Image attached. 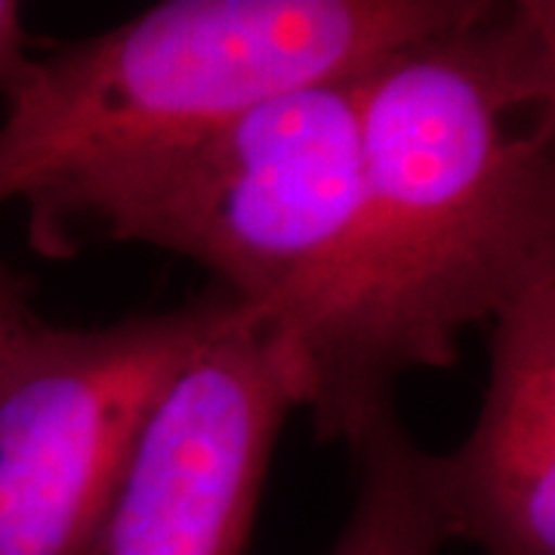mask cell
<instances>
[{
	"mask_svg": "<svg viewBox=\"0 0 555 555\" xmlns=\"http://www.w3.org/2000/svg\"><path fill=\"white\" fill-rule=\"evenodd\" d=\"M241 309L210 287L102 327L35 315L0 346V555H87L142 426Z\"/></svg>",
	"mask_w": 555,
	"mask_h": 555,
	"instance_id": "cell-4",
	"label": "cell"
},
{
	"mask_svg": "<svg viewBox=\"0 0 555 555\" xmlns=\"http://www.w3.org/2000/svg\"><path fill=\"white\" fill-rule=\"evenodd\" d=\"M469 0H164L35 56L3 100L0 207L250 102L356 75Z\"/></svg>",
	"mask_w": 555,
	"mask_h": 555,
	"instance_id": "cell-3",
	"label": "cell"
},
{
	"mask_svg": "<svg viewBox=\"0 0 555 555\" xmlns=\"http://www.w3.org/2000/svg\"><path fill=\"white\" fill-rule=\"evenodd\" d=\"M364 72L262 96L62 182L25 204L31 247L65 259L100 241L149 244L275 324L321 287L356 222Z\"/></svg>",
	"mask_w": 555,
	"mask_h": 555,
	"instance_id": "cell-2",
	"label": "cell"
},
{
	"mask_svg": "<svg viewBox=\"0 0 555 555\" xmlns=\"http://www.w3.org/2000/svg\"><path fill=\"white\" fill-rule=\"evenodd\" d=\"M35 38L28 35L22 7L13 0H0V100H7L35 60Z\"/></svg>",
	"mask_w": 555,
	"mask_h": 555,
	"instance_id": "cell-8",
	"label": "cell"
},
{
	"mask_svg": "<svg viewBox=\"0 0 555 555\" xmlns=\"http://www.w3.org/2000/svg\"><path fill=\"white\" fill-rule=\"evenodd\" d=\"M555 272V7L466 13L361 78V198L327 278L269 324L321 441L349 448L414 371L451 367Z\"/></svg>",
	"mask_w": 555,
	"mask_h": 555,
	"instance_id": "cell-1",
	"label": "cell"
},
{
	"mask_svg": "<svg viewBox=\"0 0 555 555\" xmlns=\"http://www.w3.org/2000/svg\"><path fill=\"white\" fill-rule=\"evenodd\" d=\"M294 408L297 389L266 318L241 309L142 426L87 555H244Z\"/></svg>",
	"mask_w": 555,
	"mask_h": 555,
	"instance_id": "cell-5",
	"label": "cell"
},
{
	"mask_svg": "<svg viewBox=\"0 0 555 555\" xmlns=\"http://www.w3.org/2000/svg\"><path fill=\"white\" fill-rule=\"evenodd\" d=\"M416 481L444 543L555 555V272L491 321L476 423L448 454L416 448Z\"/></svg>",
	"mask_w": 555,
	"mask_h": 555,
	"instance_id": "cell-6",
	"label": "cell"
},
{
	"mask_svg": "<svg viewBox=\"0 0 555 555\" xmlns=\"http://www.w3.org/2000/svg\"><path fill=\"white\" fill-rule=\"evenodd\" d=\"M31 318L35 312L28 306V281L16 275L7 262H0V346Z\"/></svg>",
	"mask_w": 555,
	"mask_h": 555,
	"instance_id": "cell-9",
	"label": "cell"
},
{
	"mask_svg": "<svg viewBox=\"0 0 555 555\" xmlns=\"http://www.w3.org/2000/svg\"><path fill=\"white\" fill-rule=\"evenodd\" d=\"M358 496L327 555H438L444 537L416 481V444L396 411L377 416L352 444Z\"/></svg>",
	"mask_w": 555,
	"mask_h": 555,
	"instance_id": "cell-7",
	"label": "cell"
}]
</instances>
